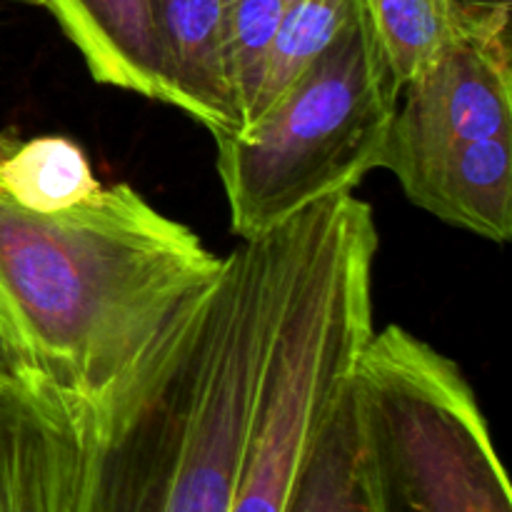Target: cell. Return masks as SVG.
Masks as SVG:
<instances>
[{"instance_id": "cell-1", "label": "cell", "mask_w": 512, "mask_h": 512, "mask_svg": "<svg viewBox=\"0 0 512 512\" xmlns=\"http://www.w3.org/2000/svg\"><path fill=\"white\" fill-rule=\"evenodd\" d=\"M220 268L223 255L128 183L58 213L0 188V368L90 418Z\"/></svg>"}, {"instance_id": "cell-2", "label": "cell", "mask_w": 512, "mask_h": 512, "mask_svg": "<svg viewBox=\"0 0 512 512\" xmlns=\"http://www.w3.org/2000/svg\"><path fill=\"white\" fill-rule=\"evenodd\" d=\"M295 238L298 218L240 240L110 403L70 420L85 512H230Z\"/></svg>"}, {"instance_id": "cell-3", "label": "cell", "mask_w": 512, "mask_h": 512, "mask_svg": "<svg viewBox=\"0 0 512 512\" xmlns=\"http://www.w3.org/2000/svg\"><path fill=\"white\" fill-rule=\"evenodd\" d=\"M400 83L363 3L333 43L243 130L215 135L218 175L240 240L290 223L380 168Z\"/></svg>"}, {"instance_id": "cell-4", "label": "cell", "mask_w": 512, "mask_h": 512, "mask_svg": "<svg viewBox=\"0 0 512 512\" xmlns=\"http://www.w3.org/2000/svg\"><path fill=\"white\" fill-rule=\"evenodd\" d=\"M350 388L393 510L512 512L485 415L453 360L388 325L365 343Z\"/></svg>"}, {"instance_id": "cell-5", "label": "cell", "mask_w": 512, "mask_h": 512, "mask_svg": "<svg viewBox=\"0 0 512 512\" xmlns=\"http://www.w3.org/2000/svg\"><path fill=\"white\" fill-rule=\"evenodd\" d=\"M373 333L370 270L333 253H300L260 370L230 512H283L310 443Z\"/></svg>"}, {"instance_id": "cell-6", "label": "cell", "mask_w": 512, "mask_h": 512, "mask_svg": "<svg viewBox=\"0 0 512 512\" xmlns=\"http://www.w3.org/2000/svg\"><path fill=\"white\" fill-rule=\"evenodd\" d=\"M498 135H512L510 28L458 23L455 38L400 88L383 160Z\"/></svg>"}, {"instance_id": "cell-7", "label": "cell", "mask_w": 512, "mask_h": 512, "mask_svg": "<svg viewBox=\"0 0 512 512\" xmlns=\"http://www.w3.org/2000/svg\"><path fill=\"white\" fill-rule=\"evenodd\" d=\"M0 512H85V450L68 413L0 380Z\"/></svg>"}, {"instance_id": "cell-8", "label": "cell", "mask_w": 512, "mask_h": 512, "mask_svg": "<svg viewBox=\"0 0 512 512\" xmlns=\"http://www.w3.org/2000/svg\"><path fill=\"white\" fill-rule=\"evenodd\" d=\"M405 195L443 223L508 243L512 235V135L435 145L385 158Z\"/></svg>"}, {"instance_id": "cell-9", "label": "cell", "mask_w": 512, "mask_h": 512, "mask_svg": "<svg viewBox=\"0 0 512 512\" xmlns=\"http://www.w3.org/2000/svg\"><path fill=\"white\" fill-rule=\"evenodd\" d=\"M170 105L215 135L235 133L223 63V0H148Z\"/></svg>"}, {"instance_id": "cell-10", "label": "cell", "mask_w": 512, "mask_h": 512, "mask_svg": "<svg viewBox=\"0 0 512 512\" xmlns=\"http://www.w3.org/2000/svg\"><path fill=\"white\" fill-rule=\"evenodd\" d=\"M53 15L98 83L170 105L148 0H30Z\"/></svg>"}, {"instance_id": "cell-11", "label": "cell", "mask_w": 512, "mask_h": 512, "mask_svg": "<svg viewBox=\"0 0 512 512\" xmlns=\"http://www.w3.org/2000/svg\"><path fill=\"white\" fill-rule=\"evenodd\" d=\"M283 512H395L350 385L310 443Z\"/></svg>"}, {"instance_id": "cell-12", "label": "cell", "mask_w": 512, "mask_h": 512, "mask_svg": "<svg viewBox=\"0 0 512 512\" xmlns=\"http://www.w3.org/2000/svg\"><path fill=\"white\" fill-rule=\"evenodd\" d=\"M0 188L33 213H58L103 190L88 158L63 135H0Z\"/></svg>"}, {"instance_id": "cell-13", "label": "cell", "mask_w": 512, "mask_h": 512, "mask_svg": "<svg viewBox=\"0 0 512 512\" xmlns=\"http://www.w3.org/2000/svg\"><path fill=\"white\" fill-rule=\"evenodd\" d=\"M288 0H223V63L235 110V133L248 125L268 55Z\"/></svg>"}, {"instance_id": "cell-14", "label": "cell", "mask_w": 512, "mask_h": 512, "mask_svg": "<svg viewBox=\"0 0 512 512\" xmlns=\"http://www.w3.org/2000/svg\"><path fill=\"white\" fill-rule=\"evenodd\" d=\"M400 88L458 33L450 0H360Z\"/></svg>"}, {"instance_id": "cell-15", "label": "cell", "mask_w": 512, "mask_h": 512, "mask_svg": "<svg viewBox=\"0 0 512 512\" xmlns=\"http://www.w3.org/2000/svg\"><path fill=\"white\" fill-rule=\"evenodd\" d=\"M353 0H288L268 55L263 88L253 115L268 108L310 63L323 55L343 28ZM248 120V123H250Z\"/></svg>"}, {"instance_id": "cell-16", "label": "cell", "mask_w": 512, "mask_h": 512, "mask_svg": "<svg viewBox=\"0 0 512 512\" xmlns=\"http://www.w3.org/2000/svg\"><path fill=\"white\" fill-rule=\"evenodd\" d=\"M460 25L510 28L512 0H450Z\"/></svg>"}, {"instance_id": "cell-17", "label": "cell", "mask_w": 512, "mask_h": 512, "mask_svg": "<svg viewBox=\"0 0 512 512\" xmlns=\"http://www.w3.org/2000/svg\"><path fill=\"white\" fill-rule=\"evenodd\" d=\"M5 378V373H3V368H0V380H3Z\"/></svg>"}]
</instances>
